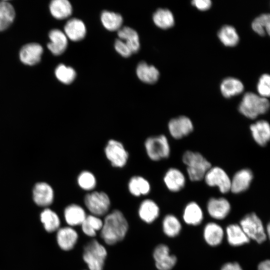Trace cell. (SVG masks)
Masks as SVG:
<instances>
[{
	"label": "cell",
	"instance_id": "32",
	"mask_svg": "<svg viewBox=\"0 0 270 270\" xmlns=\"http://www.w3.org/2000/svg\"><path fill=\"white\" fill-rule=\"evenodd\" d=\"M103 224V220L100 217L87 214L80 225L84 234L89 237H94L97 232L100 231Z\"/></svg>",
	"mask_w": 270,
	"mask_h": 270
},
{
	"label": "cell",
	"instance_id": "35",
	"mask_svg": "<svg viewBox=\"0 0 270 270\" xmlns=\"http://www.w3.org/2000/svg\"><path fill=\"white\" fill-rule=\"evenodd\" d=\"M152 20L158 27L166 29L172 26L174 18L172 13L167 8H158L152 16Z\"/></svg>",
	"mask_w": 270,
	"mask_h": 270
},
{
	"label": "cell",
	"instance_id": "34",
	"mask_svg": "<svg viewBox=\"0 0 270 270\" xmlns=\"http://www.w3.org/2000/svg\"><path fill=\"white\" fill-rule=\"evenodd\" d=\"M16 16L13 6L8 2H0V32L8 28L14 22Z\"/></svg>",
	"mask_w": 270,
	"mask_h": 270
},
{
	"label": "cell",
	"instance_id": "20",
	"mask_svg": "<svg viewBox=\"0 0 270 270\" xmlns=\"http://www.w3.org/2000/svg\"><path fill=\"white\" fill-rule=\"evenodd\" d=\"M64 32L67 38L74 42H78L83 40L86 36V28L82 20L72 18L66 24Z\"/></svg>",
	"mask_w": 270,
	"mask_h": 270
},
{
	"label": "cell",
	"instance_id": "3",
	"mask_svg": "<svg viewBox=\"0 0 270 270\" xmlns=\"http://www.w3.org/2000/svg\"><path fill=\"white\" fill-rule=\"evenodd\" d=\"M270 108V102L266 98L252 92L246 93L238 106L239 112L246 117L254 119L266 113Z\"/></svg>",
	"mask_w": 270,
	"mask_h": 270
},
{
	"label": "cell",
	"instance_id": "44",
	"mask_svg": "<svg viewBox=\"0 0 270 270\" xmlns=\"http://www.w3.org/2000/svg\"><path fill=\"white\" fill-rule=\"evenodd\" d=\"M220 270H243V269L239 263L233 262L224 264Z\"/></svg>",
	"mask_w": 270,
	"mask_h": 270
},
{
	"label": "cell",
	"instance_id": "42",
	"mask_svg": "<svg viewBox=\"0 0 270 270\" xmlns=\"http://www.w3.org/2000/svg\"><path fill=\"white\" fill-rule=\"evenodd\" d=\"M114 48L116 51L122 56L128 58L132 52L126 44L122 40L117 39L114 42Z\"/></svg>",
	"mask_w": 270,
	"mask_h": 270
},
{
	"label": "cell",
	"instance_id": "13",
	"mask_svg": "<svg viewBox=\"0 0 270 270\" xmlns=\"http://www.w3.org/2000/svg\"><path fill=\"white\" fill-rule=\"evenodd\" d=\"M42 53L43 48L39 44H27L20 51V59L24 64L35 65L40 62Z\"/></svg>",
	"mask_w": 270,
	"mask_h": 270
},
{
	"label": "cell",
	"instance_id": "43",
	"mask_svg": "<svg viewBox=\"0 0 270 270\" xmlns=\"http://www.w3.org/2000/svg\"><path fill=\"white\" fill-rule=\"evenodd\" d=\"M192 3L198 9L202 10L208 9L212 5L210 0H193Z\"/></svg>",
	"mask_w": 270,
	"mask_h": 270
},
{
	"label": "cell",
	"instance_id": "23",
	"mask_svg": "<svg viewBox=\"0 0 270 270\" xmlns=\"http://www.w3.org/2000/svg\"><path fill=\"white\" fill-rule=\"evenodd\" d=\"M226 234L228 244L232 246H242L250 241L239 224L228 225L226 229Z\"/></svg>",
	"mask_w": 270,
	"mask_h": 270
},
{
	"label": "cell",
	"instance_id": "15",
	"mask_svg": "<svg viewBox=\"0 0 270 270\" xmlns=\"http://www.w3.org/2000/svg\"><path fill=\"white\" fill-rule=\"evenodd\" d=\"M253 178L251 170L244 168L238 171L230 180V191L234 194H240L247 190Z\"/></svg>",
	"mask_w": 270,
	"mask_h": 270
},
{
	"label": "cell",
	"instance_id": "38",
	"mask_svg": "<svg viewBox=\"0 0 270 270\" xmlns=\"http://www.w3.org/2000/svg\"><path fill=\"white\" fill-rule=\"evenodd\" d=\"M54 73L57 79L66 84L72 82L76 76V72L72 68L62 64L57 66Z\"/></svg>",
	"mask_w": 270,
	"mask_h": 270
},
{
	"label": "cell",
	"instance_id": "25",
	"mask_svg": "<svg viewBox=\"0 0 270 270\" xmlns=\"http://www.w3.org/2000/svg\"><path fill=\"white\" fill-rule=\"evenodd\" d=\"M182 218L184 222L188 225L198 226L203 220V211L198 204L194 202H190L184 208Z\"/></svg>",
	"mask_w": 270,
	"mask_h": 270
},
{
	"label": "cell",
	"instance_id": "29",
	"mask_svg": "<svg viewBox=\"0 0 270 270\" xmlns=\"http://www.w3.org/2000/svg\"><path fill=\"white\" fill-rule=\"evenodd\" d=\"M128 190L132 196L138 197L148 194L150 191V185L144 177L135 176L129 180Z\"/></svg>",
	"mask_w": 270,
	"mask_h": 270
},
{
	"label": "cell",
	"instance_id": "36",
	"mask_svg": "<svg viewBox=\"0 0 270 270\" xmlns=\"http://www.w3.org/2000/svg\"><path fill=\"white\" fill-rule=\"evenodd\" d=\"M40 218L44 228L48 232H53L59 228L60 219L53 210L49 208L44 210L40 214Z\"/></svg>",
	"mask_w": 270,
	"mask_h": 270
},
{
	"label": "cell",
	"instance_id": "7",
	"mask_svg": "<svg viewBox=\"0 0 270 270\" xmlns=\"http://www.w3.org/2000/svg\"><path fill=\"white\" fill-rule=\"evenodd\" d=\"M144 147L148 156L154 161L166 158L170 154L168 140L163 134L147 138L144 142Z\"/></svg>",
	"mask_w": 270,
	"mask_h": 270
},
{
	"label": "cell",
	"instance_id": "19",
	"mask_svg": "<svg viewBox=\"0 0 270 270\" xmlns=\"http://www.w3.org/2000/svg\"><path fill=\"white\" fill-rule=\"evenodd\" d=\"M48 37L50 42L47 47L54 55L60 56L64 52L68 46V38L64 32L53 29L49 32Z\"/></svg>",
	"mask_w": 270,
	"mask_h": 270
},
{
	"label": "cell",
	"instance_id": "9",
	"mask_svg": "<svg viewBox=\"0 0 270 270\" xmlns=\"http://www.w3.org/2000/svg\"><path fill=\"white\" fill-rule=\"evenodd\" d=\"M204 179L208 186L218 187L222 194H226L230 190V179L221 168L211 167L206 172Z\"/></svg>",
	"mask_w": 270,
	"mask_h": 270
},
{
	"label": "cell",
	"instance_id": "18",
	"mask_svg": "<svg viewBox=\"0 0 270 270\" xmlns=\"http://www.w3.org/2000/svg\"><path fill=\"white\" fill-rule=\"evenodd\" d=\"M160 208L152 200L146 198L140 204L138 214L140 218L146 224H152L159 216Z\"/></svg>",
	"mask_w": 270,
	"mask_h": 270
},
{
	"label": "cell",
	"instance_id": "33",
	"mask_svg": "<svg viewBox=\"0 0 270 270\" xmlns=\"http://www.w3.org/2000/svg\"><path fill=\"white\" fill-rule=\"evenodd\" d=\"M100 20L105 28L112 32L118 30L121 28L123 18L118 13L104 10L101 14Z\"/></svg>",
	"mask_w": 270,
	"mask_h": 270
},
{
	"label": "cell",
	"instance_id": "24",
	"mask_svg": "<svg viewBox=\"0 0 270 270\" xmlns=\"http://www.w3.org/2000/svg\"><path fill=\"white\" fill-rule=\"evenodd\" d=\"M87 214L80 205L72 204L68 206L64 210V218L68 226L72 227L80 226Z\"/></svg>",
	"mask_w": 270,
	"mask_h": 270
},
{
	"label": "cell",
	"instance_id": "30",
	"mask_svg": "<svg viewBox=\"0 0 270 270\" xmlns=\"http://www.w3.org/2000/svg\"><path fill=\"white\" fill-rule=\"evenodd\" d=\"M220 88L222 94L228 98L240 94L244 86L242 82L238 78L228 77L222 80Z\"/></svg>",
	"mask_w": 270,
	"mask_h": 270
},
{
	"label": "cell",
	"instance_id": "10",
	"mask_svg": "<svg viewBox=\"0 0 270 270\" xmlns=\"http://www.w3.org/2000/svg\"><path fill=\"white\" fill-rule=\"evenodd\" d=\"M152 256L158 270H172L177 262L176 256L170 254L169 247L164 244L155 247Z\"/></svg>",
	"mask_w": 270,
	"mask_h": 270
},
{
	"label": "cell",
	"instance_id": "37",
	"mask_svg": "<svg viewBox=\"0 0 270 270\" xmlns=\"http://www.w3.org/2000/svg\"><path fill=\"white\" fill-rule=\"evenodd\" d=\"M218 37L226 46H234L239 40V36L236 28L230 25L222 26L218 32Z\"/></svg>",
	"mask_w": 270,
	"mask_h": 270
},
{
	"label": "cell",
	"instance_id": "14",
	"mask_svg": "<svg viewBox=\"0 0 270 270\" xmlns=\"http://www.w3.org/2000/svg\"><path fill=\"white\" fill-rule=\"evenodd\" d=\"M78 234L72 227L68 226L59 228L56 240L60 248L65 251L72 250L76 244Z\"/></svg>",
	"mask_w": 270,
	"mask_h": 270
},
{
	"label": "cell",
	"instance_id": "21",
	"mask_svg": "<svg viewBox=\"0 0 270 270\" xmlns=\"http://www.w3.org/2000/svg\"><path fill=\"white\" fill-rule=\"evenodd\" d=\"M252 136L254 141L262 146H265L270 139V126L266 120H260L250 126Z\"/></svg>",
	"mask_w": 270,
	"mask_h": 270
},
{
	"label": "cell",
	"instance_id": "47",
	"mask_svg": "<svg viewBox=\"0 0 270 270\" xmlns=\"http://www.w3.org/2000/svg\"></svg>",
	"mask_w": 270,
	"mask_h": 270
},
{
	"label": "cell",
	"instance_id": "45",
	"mask_svg": "<svg viewBox=\"0 0 270 270\" xmlns=\"http://www.w3.org/2000/svg\"><path fill=\"white\" fill-rule=\"evenodd\" d=\"M258 270H270V261L266 260L260 262L257 267Z\"/></svg>",
	"mask_w": 270,
	"mask_h": 270
},
{
	"label": "cell",
	"instance_id": "40",
	"mask_svg": "<svg viewBox=\"0 0 270 270\" xmlns=\"http://www.w3.org/2000/svg\"><path fill=\"white\" fill-rule=\"evenodd\" d=\"M77 182L78 186L86 191L92 190L96 185L94 175L88 170L82 171L78 176Z\"/></svg>",
	"mask_w": 270,
	"mask_h": 270
},
{
	"label": "cell",
	"instance_id": "16",
	"mask_svg": "<svg viewBox=\"0 0 270 270\" xmlns=\"http://www.w3.org/2000/svg\"><path fill=\"white\" fill-rule=\"evenodd\" d=\"M224 236L223 228L215 222H209L204 226L203 237L206 242L211 246H216L222 242Z\"/></svg>",
	"mask_w": 270,
	"mask_h": 270
},
{
	"label": "cell",
	"instance_id": "41",
	"mask_svg": "<svg viewBox=\"0 0 270 270\" xmlns=\"http://www.w3.org/2000/svg\"><path fill=\"white\" fill-rule=\"evenodd\" d=\"M257 90L260 96L266 98L270 94V76L267 74H263L259 79Z\"/></svg>",
	"mask_w": 270,
	"mask_h": 270
},
{
	"label": "cell",
	"instance_id": "46",
	"mask_svg": "<svg viewBox=\"0 0 270 270\" xmlns=\"http://www.w3.org/2000/svg\"><path fill=\"white\" fill-rule=\"evenodd\" d=\"M270 224L268 223V225L266 226V232L268 238H269L270 235Z\"/></svg>",
	"mask_w": 270,
	"mask_h": 270
},
{
	"label": "cell",
	"instance_id": "6",
	"mask_svg": "<svg viewBox=\"0 0 270 270\" xmlns=\"http://www.w3.org/2000/svg\"><path fill=\"white\" fill-rule=\"evenodd\" d=\"M84 204L91 214L101 217L106 216L110 206V200L104 192L92 191L84 197Z\"/></svg>",
	"mask_w": 270,
	"mask_h": 270
},
{
	"label": "cell",
	"instance_id": "27",
	"mask_svg": "<svg viewBox=\"0 0 270 270\" xmlns=\"http://www.w3.org/2000/svg\"><path fill=\"white\" fill-rule=\"evenodd\" d=\"M118 36L129 48L132 54L137 52L140 48L139 36L138 32L128 26H124L118 31Z\"/></svg>",
	"mask_w": 270,
	"mask_h": 270
},
{
	"label": "cell",
	"instance_id": "39",
	"mask_svg": "<svg viewBox=\"0 0 270 270\" xmlns=\"http://www.w3.org/2000/svg\"><path fill=\"white\" fill-rule=\"evenodd\" d=\"M252 27L255 32L260 36H264L266 33L270 34V14H263L255 18L252 22Z\"/></svg>",
	"mask_w": 270,
	"mask_h": 270
},
{
	"label": "cell",
	"instance_id": "28",
	"mask_svg": "<svg viewBox=\"0 0 270 270\" xmlns=\"http://www.w3.org/2000/svg\"><path fill=\"white\" fill-rule=\"evenodd\" d=\"M50 14L57 20H64L72 14V8L70 2L67 0H53L50 4Z\"/></svg>",
	"mask_w": 270,
	"mask_h": 270
},
{
	"label": "cell",
	"instance_id": "5",
	"mask_svg": "<svg viewBox=\"0 0 270 270\" xmlns=\"http://www.w3.org/2000/svg\"><path fill=\"white\" fill-rule=\"evenodd\" d=\"M239 224L250 240H254L259 244L266 240V229L262 220L256 213L252 212L244 216Z\"/></svg>",
	"mask_w": 270,
	"mask_h": 270
},
{
	"label": "cell",
	"instance_id": "11",
	"mask_svg": "<svg viewBox=\"0 0 270 270\" xmlns=\"http://www.w3.org/2000/svg\"><path fill=\"white\" fill-rule=\"evenodd\" d=\"M168 129L172 137L180 139L192 132L194 126L192 120L188 117L181 116L169 121Z\"/></svg>",
	"mask_w": 270,
	"mask_h": 270
},
{
	"label": "cell",
	"instance_id": "2",
	"mask_svg": "<svg viewBox=\"0 0 270 270\" xmlns=\"http://www.w3.org/2000/svg\"><path fill=\"white\" fill-rule=\"evenodd\" d=\"M182 160L186 166L188 178L193 182L204 179L206 172L212 167L210 163L198 152L186 151L182 156Z\"/></svg>",
	"mask_w": 270,
	"mask_h": 270
},
{
	"label": "cell",
	"instance_id": "8",
	"mask_svg": "<svg viewBox=\"0 0 270 270\" xmlns=\"http://www.w3.org/2000/svg\"><path fill=\"white\" fill-rule=\"evenodd\" d=\"M104 154L112 166L122 168L124 166L128 160V153L123 144L116 140H110L105 148Z\"/></svg>",
	"mask_w": 270,
	"mask_h": 270
},
{
	"label": "cell",
	"instance_id": "4",
	"mask_svg": "<svg viewBox=\"0 0 270 270\" xmlns=\"http://www.w3.org/2000/svg\"><path fill=\"white\" fill-rule=\"evenodd\" d=\"M107 255L105 246L96 239L84 247L82 258L88 270H103Z\"/></svg>",
	"mask_w": 270,
	"mask_h": 270
},
{
	"label": "cell",
	"instance_id": "26",
	"mask_svg": "<svg viewBox=\"0 0 270 270\" xmlns=\"http://www.w3.org/2000/svg\"><path fill=\"white\" fill-rule=\"evenodd\" d=\"M136 74L141 81L148 84L156 82L160 76L159 71L155 66L148 65L144 62L138 63L136 68Z\"/></svg>",
	"mask_w": 270,
	"mask_h": 270
},
{
	"label": "cell",
	"instance_id": "17",
	"mask_svg": "<svg viewBox=\"0 0 270 270\" xmlns=\"http://www.w3.org/2000/svg\"><path fill=\"white\" fill-rule=\"evenodd\" d=\"M32 194L34 200L38 206H48L54 200V190L52 187L46 182L37 183L34 188Z\"/></svg>",
	"mask_w": 270,
	"mask_h": 270
},
{
	"label": "cell",
	"instance_id": "1",
	"mask_svg": "<svg viewBox=\"0 0 270 270\" xmlns=\"http://www.w3.org/2000/svg\"><path fill=\"white\" fill-rule=\"evenodd\" d=\"M128 230V223L123 213L114 210L105 216L100 236L105 244L112 246L122 241Z\"/></svg>",
	"mask_w": 270,
	"mask_h": 270
},
{
	"label": "cell",
	"instance_id": "12",
	"mask_svg": "<svg viewBox=\"0 0 270 270\" xmlns=\"http://www.w3.org/2000/svg\"><path fill=\"white\" fill-rule=\"evenodd\" d=\"M206 208L208 214L212 218L222 220L229 214L231 206L224 198H212L208 202Z\"/></svg>",
	"mask_w": 270,
	"mask_h": 270
},
{
	"label": "cell",
	"instance_id": "22",
	"mask_svg": "<svg viewBox=\"0 0 270 270\" xmlns=\"http://www.w3.org/2000/svg\"><path fill=\"white\" fill-rule=\"evenodd\" d=\"M164 182L168 190L172 192L181 190L186 184V178L183 173L176 168H170L164 177Z\"/></svg>",
	"mask_w": 270,
	"mask_h": 270
},
{
	"label": "cell",
	"instance_id": "31",
	"mask_svg": "<svg viewBox=\"0 0 270 270\" xmlns=\"http://www.w3.org/2000/svg\"><path fill=\"white\" fill-rule=\"evenodd\" d=\"M182 224L178 218L172 214L164 216L162 222V228L164 234L169 238L177 236L182 230Z\"/></svg>",
	"mask_w": 270,
	"mask_h": 270
}]
</instances>
